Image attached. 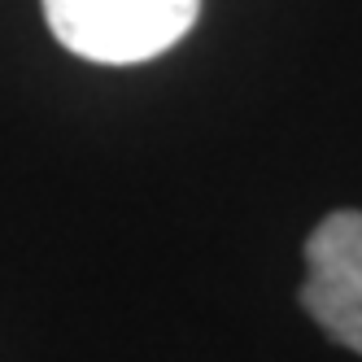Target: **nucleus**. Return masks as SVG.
<instances>
[{
  "label": "nucleus",
  "instance_id": "f257e3e1",
  "mask_svg": "<svg viewBox=\"0 0 362 362\" xmlns=\"http://www.w3.org/2000/svg\"><path fill=\"white\" fill-rule=\"evenodd\" d=\"M201 0H44L48 31L74 57L136 66L192 31Z\"/></svg>",
  "mask_w": 362,
  "mask_h": 362
},
{
  "label": "nucleus",
  "instance_id": "f03ea898",
  "mask_svg": "<svg viewBox=\"0 0 362 362\" xmlns=\"http://www.w3.org/2000/svg\"><path fill=\"white\" fill-rule=\"evenodd\" d=\"M301 305L336 345L362 354V210H336L310 231Z\"/></svg>",
  "mask_w": 362,
  "mask_h": 362
}]
</instances>
